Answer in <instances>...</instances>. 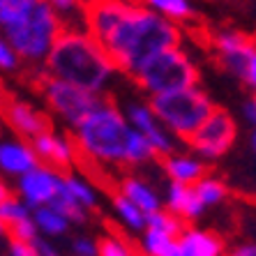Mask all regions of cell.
Here are the masks:
<instances>
[{
  "label": "cell",
  "mask_w": 256,
  "mask_h": 256,
  "mask_svg": "<svg viewBox=\"0 0 256 256\" xmlns=\"http://www.w3.org/2000/svg\"><path fill=\"white\" fill-rule=\"evenodd\" d=\"M182 42V28L132 2L111 35L102 42L118 72L134 76L150 58Z\"/></svg>",
  "instance_id": "1"
},
{
  "label": "cell",
  "mask_w": 256,
  "mask_h": 256,
  "mask_svg": "<svg viewBox=\"0 0 256 256\" xmlns=\"http://www.w3.org/2000/svg\"><path fill=\"white\" fill-rule=\"evenodd\" d=\"M42 67L46 76L67 81L100 97H104L120 74L104 46L86 30H62Z\"/></svg>",
  "instance_id": "2"
},
{
  "label": "cell",
  "mask_w": 256,
  "mask_h": 256,
  "mask_svg": "<svg viewBox=\"0 0 256 256\" xmlns=\"http://www.w3.org/2000/svg\"><path fill=\"white\" fill-rule=\"evenodd\" d=\"M134 130L127 122L122 108L111 100L97 104L74 130L72 141L76 146L78 162L90 171L118 173L127 171V150Z\"/></svg>",
  "instance_id": "3"
},
{
  "label": "cell",
  "mask_w": 256,
  "mask_h": 256,
  "mask_svg": "<svg viewBox=\"0 0 256 256\" xmlns=\"http://www.w3.org/2000/svg\"><path fill=\"white\" fill-rule=\"evenodd\" d=\"M148 102L152 111H155V116L160 118V122L164 125V130L178 143L190 141L196 134L198 127L208 120V116L217 108L201 86H192V88L185 90L157 95Z\"/></svg>",
  "instance_id": "4"
},
{
  "label": "cell",
  "mask_w": 256,
  "mask_h": 256,
  "mask_svg": "<svg viewBox=\"0 0 256 256\" xmlns=\"http://www.w3.org/2000/svg\"><path fill=\"white\" fill-rule=\"evenodd\" d=\"M132 78L141 88V92H146L152 100L157 95L198 86V65L190 51L182 48V44H178L150 58Z\"/></svg>",
  "instance_id": "5"
},
{
  "label": "cell",
  "mask_w": 256,
  "mask_h": 256,
  "mask_svg": "<svg viewBox=\"0 0 256 256\" xmlns=\"http://www.w3.org/2000/svg\"><path fill=\"white\" fill-rule=\"evenodd\" d=\"M60 32H62V26L58 24L56 14L44 0L26 21H21L16 28H12L2 37L12 44V48L21 58V65L42 67Z\"/></svg>",
  "instance_id": "6"
},
{
  "label": "cell",
  "mask_w": 256,
  "mask_h": 256,
  "mask_svg": "<svg viewBox=\"0 0 256 256\" xmlns=\"http://www.w3.org/2000/svg\"><path fill=\"white\" fill-rule=\"evenodd\" d=\"M40 95H42L48 111L72 130L104 100V97L92 95V92L78 88V86H72L67 81L46 76V74L40 76Z\"/></svg>",
  "instance_id": "7"
},
{
  "label": "cell",
  "mask_w": 256,
  "mask_h": 256,
  "mask_svg": "<svg viewBox=\"0 0 256 256\" xmlns=\"http://www.w3.org/2000/svg\"><path fill=\"white\" fill-rule=\"evenodd\" d=\"M236 138H238V122L233 120L228 111L214 108L187 143H190L192 152L208 164V162H217L226 155L236 146Z\"/></svg>",
  "instance_id": "8"
},
{
  "label": "cell",
  "mask_w": 256,
  "mask_h": 256,
  "mask_svg": "<svg viewBox=\"0 0 256 256\" xmlns=\"http://www.w3.org/2000/svg\"><path fill=\"white\" fill-rule=\"evenodd\" d=\"M210 48L222 70L236 78H242L244 65L250 60L252 51L256 48V42L242 30L236 28H220L210 35Z\"/></svg>",
  "instance_id": "9"
},
{
  "label": "cell",
  "mask_w": 256,
  "mask_h": 256,
  "mask_svg": "<svg viewBox=\"0 0 256 256\" xmlns=\"http://www.w3.org/2000/svg\"><path fill=\"white\" fill-rule=\"evenodd\" d=\"M62 190V173L46 164H37L14 182V194L28 206L30 210L51 206Z\"/></svg>",
  "instance_id": "10"
},
{
  "label": "cell",
  "mask_w": 256,
  "mask_h": 256,
  "mask_svg": "<svg viewBox=\"0 0 256 256\" xmlns=\"http://www.w3.org/2000/svg\"><path fill=\"white\" fill-rule=\"evenodd\" d=\"M122 114H125L132 130H136L141 136H146L150 141L157 160L171 155L173 150H178V141L164 130V125L160 122V118L150 106V102H130L122 108Z\"/></svg>",
  "instance_id": "11"
},
{
  "label": "cell",
  "mask_w": 256,
  "mask_h": 256,
  "mask_svg": "<svg viewBox=\"0 0 256 256\" xmlns=\"http://www.w3.org/2000/svg\"><path fill=\"white\" fill-rule=\"evenodd\" d=\"M2 120L14 132V136L26 138V141H32L42 132L51 130L48 127V118L42 108H37L28 100H18V97H5Z\"/></svg>",
  "instance_id": "12"
},
{
  "label": "cell",
  "mask_w": 256,
  "mask_h": 256,
  "mask_svg": "<svg viewBox=\"0 0 256 256\" xmlns=\"http://www.w3.org/2000/svg\"><path fill=\"white\" fill-rule=\"evenodd\" d=\"M30 146L35 150L40 164H46V166L56 168L60 173L72 171V166L78 162L76 146H74L70 134H62V132L46 130L40 136L32 138Z\"/></svg>",
  "instance_id": "13"
},
{
  "label": "cell",
  "mask_w": 256,
  "mask_h": 256,
  "mask_svg": "<svg viewBox=\"0 0 256 256\" xmlns=\"http://www.w3.org/2000/svg\"><path fill=\"white\" fill-rule=\"evenodd\" d=\"M40 164L30 141L18 136L0 138V176L2 178H21L30 168Z\"/></svg>",
  "instance_id": "14"
},
{
  "label": "cell",
  "mask_w": 256,
  "mask_h": 256,
  "mask_svg": "<svg viewBox=\"0 0 256 256\" xmlns=\"http://www.w3.org/2000/svg\"><path fill=\"white\" fill-rule=\"evenodd\" d=\"M160 164L166 180L176 182V185L194 187L208 173V164L194 155L192 150H173L171 155L162 157Z\"/></svg>",
  "instance_id": "15"
},
{
  "label": "cell",
  "mask_w": 256,
  "mask_h": 256,
  "mask_svg": "<svg viewBox=\"0 0 256 256\" xmlns=\"http://www.w3.org/2000/svg\"><path fill=\"white\" fill-rule=\"evenodd\" d=\"M116 192L122 194L127 201H132L136 208H141L146 214L162 208V192L148 178L136 176V173H122L118 178V190Z\"/></svg>",
  "instance_id": "16"
},
{
  "label": "cell",
  "mask_w": 256,
  "mask_h": 256,
  "mask_svg": "<svg viewBox=\"0 0 256 256\" xmlns=\"http://www.w3.org/2000/svg\"><path fill=\"white\" fill-rule=\"evenodd\" d=\"M178 247L185 256H226V242L214 231L201 226H187L178 236Z\"/></svg>",
  "instance_id": "17"
},
{
  "label": "cell",
  "mask_w": 256,
  "mask_h": 256,
  "mask_svg": "<svg viewBox=\"0 0 256 256\" xmlns=\"http://www.w3.org/2000/svg\"><path fill=\"white\" fill-rule=\"evenodd\" d=\"M162 208L176 214L180 222H196L206 212L194 187L176 185V182H168L166 192L162 194Z\"/></svg>",
  "instance_id": "18"
},
{
  "label": "cell",
  "mask_w": 256,
  "mask_h": 256,
  "mask_svg": "<svg viewBox=\"0 0 256 256\" xmlns=\"http://www.w3.org/2000/svg\"><path fill=\"white\" fill-rule=\"evenodd\" d=\"M62 196H67L70 201H74L81 210L86 212H92V210L100 206V192L92 185V180H88L86 176L76 171H65L62 173V190H60Z\"/></svg>",
  "instance_id": "19"
},
{
  "label": "cell",
  "mask_w": 256,
  "mask_h": 256,
  "mask_svg": "<svg viewBox=\"0 0 256 256\" xmlns=\"http://www.w3.org/2000/svg\"><path fill=\"white\" fill-rule=\"evenodd\" d=\"M138 5H143L152 14L166 18L176 26L190 24L192 18L196 16L194 0H138Z\"/></svg>",
  "instance_id": "20"
},
{
  "label": "cell",
  "mask_w": 256,
  "mask_h": 256,
  "mask_svg": "<svg viewBox=\"0 0 256 256\" xmlns=\"http://www.w3.org/2000/svg\"><path fill=\"white\" fill-rule=\"evenodd\" d=\"M32 222H35V228H37V236L40 238H46V240H54V238H62L67 236L70 231V222L62 212H60L56 206H42V208H35L32 210Z\"/></svg>",
  "instance_id": "21"
},
{
  "label": "cell",
  "mask_w": 256,
  "mask_h": 256,
  "mask_svg": "<svg viewBox=\"0 0 256 256\" xmlns=\"http://www.w3.org/2000/svg\"><path fill=\"white\" fill-rule=\"evenodd\" d=\"M62 30H86V0H46Z\"/></svg>",
  "instance_id": "22"
},
{
  "label": "cell",
  "mask_w": 256,
  "mask_h": 256,
  "mask_svg": "<svg viewBox=\"0 0 256 256\" xmlns=\"http://www.w3.org/2000/svg\"><path fill=\"white\" fill-rule=\"evenodd\" d=\"M111 210H114L116 222L125 228V233H141L146 228V212L118 192L111 196Z\"/></svg>",
  "instance_id": "23"
},
{
  "label": "cell",
  "mask_w": 256,
  "mask_h": 256,
  "mask_svg": "<svg viewBox=\"0 0 256 256\" xmlns=\"http://www.w3.org/2000/svg\"><path fill=\"white\" fill-rule=\"evenodd\" d=\"M44 0H0V35L16 28Z\"/></svg>",
  "instance_id": "24"
},
{
  "label": "cell",
  "mask_w": 256,
  "mask_h": 256,
  "mask_svg": "<svg viewBox=\"0 0 256 256\" xmlns=\"http://www.w3.org/2000/svg\"><path fill=\"white\" fill-rule=\"evenodd\" d=\"M198 201L203 203V208H217V206H224L228 198V185L226 180L220 178V176H212V173H206L196 185H194Z\"/></svg>",
  "instance_id": "25"
},
{
  "label": "cell",
  "mask_w": 256,
  "mask_h": 256,
  "mask_svg": "<svg viewBox=\"0 0 256 256\" xmlns=\"http://www.w3.org/2000/svg\"><path fill=\"white\" fill-rule=\"evenodd\" d=\"M178 244V238L166 236V233L152 231V228H143L136 240L138 256H168Z\"/></svg>",
  "instance_id": "26"
},
{
  "label": "cell",
  "mask_w": 256,
  "mask_h": 256,
  "mask_svg": "<svg viewBox=\"0 0 256 256\" xmlns=\"http://www.w3.org/2000/svg\"><path fill=\"white\" fill-rule=\"evenodd\" d=\"M97 256H138V252L120 231H106L97 238Z\"/></svg>",
  "instance_id": "27"
},
{
  "label": "cell",
  "mask_w": 256,
  "mask_h": 256,
  "mask_svg": "<svg viewBox=\"0 0 256 256\" xmlns=\"http://www.w3.org/2000/svg\"><path fill=\"white\" fill-rule=\"evenodd\" d=\"M0 217H2L7 231H10V228H14V226H18V224L28 222L30 217H32V210H30L28 206L16 196V194H12L10 198H5V201L0 203Z\"/></svg>",
  "instance_id": "28"
},
{
  "label": "cell",
  "mask_w": 256,
  "mask_h": 256,
  "mask_svg": "<svg viewBox=\"0 0 256 256\" xmlns=\"http://www.w3.org/2000/svg\"><path fill=\"white\" fill-rule=\"evenodd\" d=\"M146 228H152V231H160V233H166V236H173L178 238L180 231L185 228V222H180L176 214H171L168 210L160 208L155 212L146 214Z\"/></svg>",
  "instance_id": "29"
},
{
  "label": "cell",
  "mask_w": 256,
  "mask_h": 256,
  "mask_svg": "<svg viewBox=\"0 0 256 256\" xmlns=\"http://www.w3.org/2000/svg\"><path fill=\"white\" fill-rule=\"evenodd\" d=\"M51 206H56V208L60 210V212L67 217V222L70 224H84L86 220H88V212L86 210H81L74 201H70L67 196H62V194H58V198H56Z\"/></svg>",
  "instance_id": "30"
},
{
  "label": "cell",
  "mask_w": 256,
  "mask_h": 256,
  "mask_svg": "<svg viewBox=\"0 0 256 256\" xmlns=\"http://www.w3.org/2000/svg\"><path fill=\"white\" fill-rule=\"evenodd\" d=\"M18 67H21V58L16 56V51L12 48V44L0 35V72L12 74V72H16Z\"/></svg>",
  "instance_id": "31"
},
{
  "label": "cell",
  "mask_w": 256,
  "mask_h": 256,
  "mask_svg": "<svg viewBox=\"0 0 256 256\" xmlns=\"http://www.w3.org/2000/svg\"><path fill=\"white\" fill-rule=\"evenodd\" d=\"M70 256H97V240L90 236H76L70 242Z\"/></svg>",
  "instance_id": "32"
},
{
  "label": "cell",
  "mask_w": 256,
  "mask_h": 256,
  "mask_svg": "<svg viewBox=\"0 0 256 256\" xmlns=\"http://www.w3.org/2000/svg\"><path fill=\"white\" fill-rule=\"evenodd\" d=\"M30 250H32V256H65L62 250H58L54 244V240L40 238V236L30 242Z\"/></svg>",
  "instance_id": "33"
},
{
  "label": "cell",
  "mask_w": 256,
  "mask_h": 256,
  "mask_svg": "<svg viewBox=\"0 0 256 256\" xmlns=\"http://www.w3.org/2000/svg\"><path fill=\"white\" fill-rule=\"evenodd\" d=\"M242 81H244V84H247V86H250V88L256 92V48L252 51L250 60H247V65H244Z\"/></svg>",
  "instance_id": "34"
},
{
  "label": "cell",
  "mask_w": 256,
  "mask_h": 256,
  "mask_svg": "<svg viewBox=\"0 0 256 256\" xmlns=\"http://www.w3.org/2000/svg\"><path fill=\"white\" fill-rule=\"evenodd\" d=\"M7 256H32V250H30V242H24V240H7Z\"/></svg>",
  "instance_id": "35"
},
{
  "label": "cell",
  "mask_w": 256,
  "mask_h": 256,
  "mask_svg": "<svg viewBox=\"0 0 256 256\" xmlns=\"http://www.w3.org/2000/svg\"><path fill=\"white\" fill-rule=\"evenodd\" d=\"M226 256H256V242H238L231 250H226Z\"/></svg>",
  "instance_id": "36"
},
{
  "label": "cell",
  "mask_w": 256,
  "mask_h": 256,
  "mask_svg": "<svg viewBox=\"0 0 256 256\" xmlns=\"http://www.w3.org/2000/svg\"><path fill=\"white\" fill-rule=\"evenodd\" d=\"M242 114H244V120H247L252 127H256V92H254V97L242 106Z\"/></svg>",
  "instance_id": "37"
},
{
  "label": "cell",
  "mask_w": 256,
  "mask_h": 256,
  "mask_svg": "<svg viewBox=\"0 0 256 256\" xmlns=\"http://www.w3.org/2000/svg\"><path fill=\"white\" fill-rule=\"evenodd\" d=\"M12 194H14V190L10 187V182H7V180L0 176V203L5 201V198H10Z\"/></svg>",
  "instance_id": "38"
},
{
  "label": "cell",
  "mask_w": 256,
  "mask_h": 256,
  "mask_svg": "<svg viewBox=\"0 0 256 256\" xmlns=\"http://www.w3.org/2000/svg\"><path fill=\"white\" fill-rule=\"evenodd\" d=\"M250 148H252V152H254V160H256V127L252 130V134H250Z\"/></svg>",
  "instance_id": "39"
},
{
  "label": "cell",
  "mask_w": 256,
  "mask_h": 256,
  "mask_svg": "<svg viewBox=\"0 0 256 256\" xmlns=\"http://www.w3.org/2000/svg\"><path fill=\"white\" fill-rule=\"evenodd\" d=\"M7 238V226H5V222H2V217H0V240H5Z\"/></svg>",
  "instance_id": "40"
},
{
  "label": "cell",
  "mask_w": 256,
  "mask_h": 256,
  "mask_svg": "<svg viewBox=\"0 0 256 256\" xmlns=\"http://www.w3.org/2000/svg\"><path fill=\"white\" fill-rule=\"evenodd\" d=\"M2 104H5V97H2V92H0V120H2Z\"/></svg>",
  "instance_id": "41"
}]
</instances>
